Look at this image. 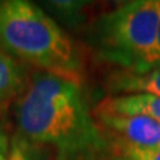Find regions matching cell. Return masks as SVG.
<instances>
[{
	"label": "cell",
	"mask_w": 160,
	"mask_h": 160,
	"mask_svg": "<svg viewBox=\"0 0 160 160\" xmlns=\"http://www.w3.org/2000/svg\"><path fill=\"white\" fill-rule=\"evenodd\" d=\"M12 107L17 137L53 160H107L116 153L79 80L33 71Z\"/></svg>",
	"instance_id": "obj_1"
},
{
	"label": "cell",
	"mask_w": 160,
	"mask_h": 160,
	"mask_svg": "<svg viewBox=\"0 0 160 160\" xmlns=\"http://www.w3.org/2000/svg\"><path fill=\"white\" fill-rule=\"evenodd\" d=\"M0 52L34 71L82 82L83 55L68 33L40 5L0 0Z\"/></svg>",
	"instance_id": "obj_2"
},
{
	"label": "cell",
	"mask_w": 160,
	"mask_h": 160,
	"mask_svg": "<svg viewBox=\"0 0 160 160\" xmlns=\"http://www.w3.org/2000/svg\"><path fill=\"white\" fill-rule=\"evenodd\" d=\"M160 0H132L98 15L89 25L88 43L99 59L117 70L151 67Z\"/></svg>",
	"instance_id": "obj_3"
},
{
	"label": "cell",
	"mask_w": 160,
	"mask_h": 160,
	"mask_svg": "<svg viewBox=\"0 0 160 160\" xmlns=\"http://www.w3.org/2000/svg\"><path fill=\"white\" fill-rule=\"evenodd\" d=\"M93 116L113 144L114 151L126 147H160V123L150 117L98 110H93Z\"/></svg>",
	"instance_id": "obj_4"
},
{
	"label": "cell",
	"mask_w": 160,
	"mask_h": 160,
	"mask_svg": "<svg viewBox=\"0 0 160 160\" xmlns=\"http://www.w3.org/2000/svg\"><path fill=\"white\" fill-rule=\"evenodd\" d=\"M110 97L147 93L160 98V65H151L142 71L114 70L107 77Z\"/></svg>",
	"instance_id": "obj_5"
},
{
	"label": "cell",
	"mask_w": 160,
	"mask_h": 160,
	"mask_svg": "<svg viewBox=\"0 0 160 160\" xmlns=\"http://www.w3.org/2000/svg\"><path fill=\"white\" fill-rule=\"evenodd\" d=\"M95 110L119 114L145 116L160 123V98L147 93H131V95H114L104 98Z\"/></svg>",
	"instance_id": "obj_6"
},
{
	"label": "cell",
	"mask_w": 160,
	"mask_h": 160,
	"mask_svg": "<svg viewBox=\"0 0 160 160\" xmlns=\"http://www.w3.org/2000/svg\"><path fill=\"white\" fill-rule=\"evenodd\" d=\"M28 77L25 67L0 52V114L15 104L25 89Z\"/></svg>",
	"instance_id": "obj_7"
},
{
	"label": "cell",
	"mask_w": 160,
	"mask_h": 160,
	"mask_svg": "<svg viewBox=\"0 0 160 160\" xmlns=\"http://www.w3.org/2000/svg\"><path fill=\"white\" fill-rule=\"evenodd\" d=\"M42 8L51 15L59 25L76 28L86 21L91 3L76 2V0H58V2H43Z\"/></svg>",
	"instance_id": "obj_8"
},
{
	"label": "cell",
	"mask_w": 160,
	"mask_h": 160,
	"mask_svg": "<svg viewBox=\"0 0 160 160\" xmlns=\"http://www.w3.org/2000/svg\"><path fill=\"white\" fill-rule=\"evenodd\" d=\"M117 153L125 156L126 160H160V147H148V148L126 147L117 150Z\"/></svg>",
	"instance_id": "obj_9"
},
{
	"label": "cell",
	"mask_w": 160,
	"mask_h": 160,
	"mask_svg": "<svg viewBox=\"0 0 160 160\" xmlns=\"http://www.w3.org/2000/svg\"><path fill=\"white\" fill-rule=\"evenodd\" d=\"M9 160H36V159L34 154H33V148L30 145H27L22 139L15 137L11 144Z\"/></svg>",
	"instance_id": "obj_10"
},
{
	"label": "cell",
	"mask_w": 160,
	"mask_h": 160,
	"mask_svg": "<svg viewBox=\"0 0 160 160\" xmlns=\"http://www.w3.org/2000/svg\"><path fill=\"white\" fill-rule=\"evenodd\" d=\"M9 151H11V141L5 128L0 125V156H9Z\"/></svg>",
	"instance_id": "obj_11"
},
{
	"label": "cell",
	"mask_w": 160,
	"mask_h": 160,
	"mask_svg": "<svg viewBox=\"0 0 160 160\" xmlns=\"http://www.w3.org/2000/svg\"><path fill=\"white\" fill-rule=\"evenodd\" d=\"M151 65H160V19L157 25V34H156L154 51H153V58H151Z\"/></svg>",
	"instance_id": "obj_12"
},
{
	"label": "cell",
	"mask_w": 160,
	"mask_h": 160,
	"mask_svg": "<svg viewBox=\"0 0 160 160\" xmlns=\"http://www.w3.org/2000/svg\"><path fill=\"white\" fill-rule=\"evenodd\" d=\"M107 160H126V157L123 154H120V153H117V151H116L114 154L111 156V157H108Z\"/></svg>",
	"instance_id": "obj_13"
},
{
	"label": "cell",
	"mask_w": 160,
	"mask_h": 160,
	"mask_svg": "<svg viewBox=\"0 0 160 160\" xmlns=\"http://www.w3.org/2000/svg\"><path fill=\"white\" fill-rule=\"evenodd\" d=\"M0 160H9V156H0Z\"/></svg>",
	"instance_id": "obj_14"
}]
</instances>
